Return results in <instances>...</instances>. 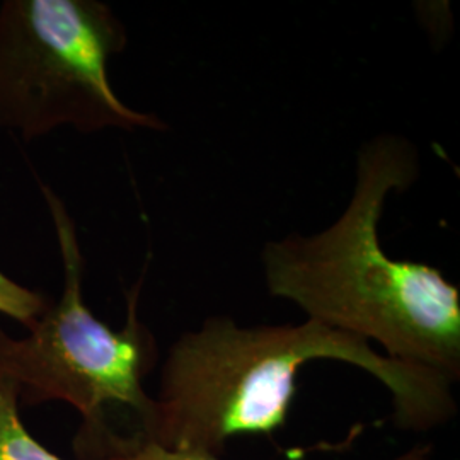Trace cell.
Here are the masks:
<instances>
[{"label": "cell", "instance_id": "obj_4", "mask_svg": "<svg viewBox=\"0 0 460 460\" xmlns=\"http://www.w3.org/2000/svg\"><path fill=\"white\" fill-rule=\"evenodd\" d=\"M127 47L115 13L96 0H7L0 7V127L31 140L62 125L164 130L116 96L110 58Z\"/></svg>", "mask_w": 460, "mask_h": 460}, {"label": "cell", "instance_id": "obj_1", "mask_svg": "<svg viewBox=\"0 0 460 460\" xmlns=\"http://www.w3.org/2000/svg\"><path fill=\"white\" fill-rule=\"evenodd\" d=\"M321 358L349 363L382 382L399 427L427 431L456 412L452 382L427 367L393 360L362 338L311 319L243 328L218 315L171 346L159 394L135 435L218 459L230 438L283 427L298 370Z\"/></svg>", "mask_w": 460, "mask_h": 460}, {"label": "cell", "instance_id": "obj_3", "mask_svg": "<svg viewBox=\"0 0 460 460\" xmlns=\"http://www.w3.org/2000/svg\"><path fill=\"white\" fill-rule=\"evenodd\" d=\"M64 261V292L31 326L26 338L14 340L0 329V377L17 391L19 402L66 401L83 414L77 448L98 442L110 431L111 406L132 410L138 421L147 418L152 397L144 378L157 362V343L138 319L144 277L127 294V324L113 331L89 311L83 296L84 258L77 232L66 205L49 186H41Z\"/></svg>", "mask_w": 460, "mask_h": 460}, {"label": "cell", "instance_id": "obj_6", "mask_svg": "<svg viewBox=\"0 0 460 460\" xmlns=\"http://www.w3.org/2000/svg\"><path fill=\"white\" fill-rule=\"evenodd\" d=\"M0 460H64L28 433L19 418L16 387L0 377Z\"/></svg>", "mask_w": 460, "mask_h": 460}, {"label": "cell", "instance_id": "obj_5", "mask_svg": "<svg viewBox=\"0 0 460 460\" xmlns=\"http://www.w3.org/2000/svg\"><path fill=\"white\" fill-rule=\"evenodd\" d=\"M84 456L85 457L94 456L98 460H218L217 457L195 456V454L164 448L161 445L144 440L137 435L127 437V438L118 437L111 431H108L96 444L91 445L84 452ZM427 447H418L394 460H427Z\"/></svg>", "mask_w": 460, "mask_h": 460}, {"label": "cell", "instance_id": "obj_2", "mask_svg": "<svg viewBox=\"0 0 460 460\" xmlns=\"http://www.w3.org/2000/svg\"><path fill=\"white\" fill-rule=\"evenodd\" d=\"M416 148L378 135L357 159V181L341 217L314 235L264 246L270 294L298 305L307 319L376 341L397 362L460 377V290L440 270L391 258L378 239L389 193L416 181Z\"/></svg>", "mask_w": 460, "mask_h": 460}]
</instances>
